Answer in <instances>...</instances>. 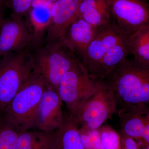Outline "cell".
I'll use <instances>...</instances> for the list:
<instances>
[{
	"mask_svg": "<svg viewBox=\"0 0 149 149\" xmlns=\"http://www.w3.org/2000/svg\"><path fill=\"white\" fill-rule=\"evenodd\" d=\"M111 85L120 108L149 104V68L125 58L105 78Z\"/></svg>",
	"mask_w": 149,
	"mask_h": 149,
	"instance_id": "1",
	"label": "cell"
},
{
	"mask_svg": "<svg viewBox=\"0 0 149 149\" xmlns=\"http://www.w3.org/2000/svg\"><path fill=\"white\" fill-rule=\"evenodd\" d=\"M34 49V68L42 76L46 86L57 92L62 78L78 58L63 41L42 44Z\"/></svg>",
	"mask_w": 149,
	"mask_h": 149,
	"instance_id": "2",
	"label": "cell"
},
{
	"mask_svg": "<svg viewBox=\"0 0 149 149\" xmlns=\"http://www.w3.org/2000/svg\"><path fill=\"white\" fill-rule=\"evenodd\" d=\"M30 48L2 56L0 60V112L13 98L34 71Z\"/></svg>",
	"mask_w": 149,
	"mask_h": 149,
	"instance_id": "3",
	"label": "cell"
},
{
	"mask_svg": "<svg viewBox=\"0 0 149 149\" xmlns=\"http://www.w3.org/2000/svg\"><path fill=\"white\" fill-rule=\"evenodd\" d=\"M45 87L42 76L34 69L26 83L0 113L21 131L32 129L35 112Z\"/></svg>",
	"mask_w": 149,
	"mask_h": 149,
	"instance_id": "4",
	"label": "cell"
},
{
	"mask_svg": "<svg viewBox=\"0 0 149 149\" xmlns=\"http://www.w3.org/2000/svg\"><path fill=\"white\" fill-rule=\"evenodd\" d=\"M95 80V93L71 115L79 127L91 130H98L117 112V102L111 85L105 79Z\"/></svg>",
	"mask_w": 149,
	"mask_h": 149,
	"instance_id": "5",
	"label": "cell"
},
{
	"mask_svg": "<svg viewBox=\"0 0 149 149\" xmlns=\"http://www.w3.org/2000/svg\"><path fill=\"white\" fill-rule=\"evenodd\" d=\"M95 79L91 78L86 67L78 60L65 74L57 93L72 115L96 91Z\"/></svg>",
	"mask_w": 149,
	"mask_h": 149,
	"instance_id": "6",
	"label": "cell"
},
{
	"mask_svg": "<svg viewBox=\"0 0 149 149\" xmlns=\"http://www.w3.org/2000/svg\"><path fill=\"white\" fill-rule=\"evenodd\" d=\"M113 20L125 35L149 23L147 0H108Z\"/></svg>",
	"mask_w": 149,
	"mask_h": 149,
	"instance_id": "7",
	"label": "cell"
},
{
	"mask_svg": "<svg viewBox=\"0 0 149 149\" xmlns=\"http://www.w3.org/2000/svg\"><path fill=\"white\" fill-rule=\"evenodd\" d=\"M125 36L113 20L98 28L87 51L86 68L91 78L95 77L104 56Z\"/></svg>",
	"mask_w": 149,
	"mask_h": 149,
	"instance_id": "8",
	"label": "cell"
},
{
	"mask_svg": "<svg viewBox=\"0 0 149 149\" xmlns=\"http://www.w3.org/2000/svg\"><path fill=\"white\" fill-rule=\"evenodd\" d=\"M62 104L57 92L46 85L35 112L32 129L46 133H52L58 129L64 117Z\"/></svg>",
	"mask_w": 149,
	"mask_h": 149,
	"instance_id": "9",
	"label": "cell"
},
{
	"mask_svg": "<svg viewBox=\"0 0 149 149\" xmlns=\"http://www.w3.org/2000/svg\"><path fill=\"white\" fill-rule=\"evenodd\" d=\"M33 35L23 18L2 19L0 22V57L32 48Z\"/></svg>",
	"mask_w": 149,
	"mask_h": 149,
	"instance_id": "10",
	"label": "cell"
},
{
	"mask_svg": "<svg viewBox=\"0 0 149 149\" xmlns=\"http://www.w3.org/2000/svg\"><path fill=\"white\" fill-rule=\"evenodd\" d=\"M121 133L139 140L146 147L149 143V107L134 105L120 108L118 111Z\"/></svg>",
	"mask_w": 149,
	"mask_h": 149,
	"instance_id": "11",
	"label": "cell"
},
{
	"mask_svg": "<svg viewBox=\"0 0 149 149\" xmlns=\"http://www.w3.org/2000/svg\"><path fill=\"white\" fill-rule=\"evenodd\" d=\"M81 1L59 0L54 2L52 22L42 44L63 41L70 25L77 17V9Z\"/></svg>",
	"mask_w": 149,
	"mask_h": 149,
	"instance_id": "12",
	"label": "cell"
},
{
	"mask_svg": "<svg viewBox=\"0 0 149 149\" xmlns=\"http://www.w3.org/2000/svg\"><path fill=\"white\" fill-rule=\"evenodd\" d=\"M98 27L77 17L67 30L63 42L86 68L88 47Z\"/></svg>",
	"mask_w": 149,
	"mask_h": 149,
	"instance_id": "13",
	"label": "cell"
},
{
	"mask_svg": "<svg viewBox=\"0 0 149 149\" xmlns=\"http://www.w3.org/2000/svg\"><path fill=\"white\" fill-rule=\"evenodd\" d=\"M77 16L97 27L113 20L108 0H82Z\"/></svg>",
	"mask_w": 149,
	"mask_h": 149,
	"instance_id": "14",
	"label": "cell"
},
{
	"mask_svg": "<svg viewBox=\"0 0 149 149\" xmlns=\"http://www.w3.org/2000/svg\"><path fill=\"white\" fill-rule=\"evenodd\" d=\"M126 43L129 54L136 63L149 68V23L130 35H126Z\"/></svg>",
	"mask_w": 149,
	"mask_h": 149,
	"instance_id": "15",
	"label": "cell"
},
{
	"mask_svg": "<svg viewBox=\"0 0 149 149\" xmlns=\"http://www.w3.org/2000/svg\"><path fill=\"white\" fill-rule=\"evenodd\" d=\"M54 149H84L79 126L69 113L56 131Z\"/></svg>",
	"mask_w": 149,
	"mask_h": 149,
	"instance_id": "16",
	"label": "cell"
},
{
	"mask_svg": "<svg viewBox=\"0 0 149 149\" xmlns=\"http://www.w3.org/2000/svg\"><path fill=\"white\" fill-rule=\"evenodd\" d=\"M56 131L46 133L35 129L22 130L19 135L15 149H54Z\"/></svg>",
	"mask_w": 149,
	"mask_h": 149,
	"instance_id": "17",
	"label": "cell"
},
{
	"mask_svg": "<svg viewBox=\"0 0 149 149\" xmlns=\"http://www.w3.org/2000/svg\"><path fill=\"white\" fill-rule=\"evenodd\" d=\"M125 38L113 46L103 57L94 79H104L129 54Z\"/></svg>",
	"mask_w": 149,
	"mask_h": 149,
	"instance_id": "18",
	"label": "cell"
},
{
	"mask_svg": "<svg viewBox=\"0 0 149 149\" xmlns=\"http://www.w3.org/2000/svg\"><path fill=\"white\" fill-rule=\"evenodd\" d=\"M52 9L45 7L31 8L28 13L29 20L33 28V49L42 44L43 32L48 29L52 22Z\"/></svg>",
	"mask_w": 149,
	"mask_h": 149,
	"instance_id": "19",
	"label": "cell"
},
{
	"mask_svg": "<svg viewBox=\"0 0 149 149\" xmlns=\"http://www.w3.org/2000/svg\"><path fill=\"white\" fill-rule=\"evenodd\" d=\"M21 130L0 113V149H15Z\"/></svg>",
	"mask_w": 149,
	"mask_h": 149,
	"instance_id": "20",
	"label": "cell"
},
{
	"mask_svg": "<svg viewBox=\"0 0 149 149\" xmlns=\"http://www.w3.org/2000/svg\"><path fill=\"white\" fill-rule=\"evenodd\" d=\"M99 131L104 149H122L120 135L111 126L103 125Z\"/></svg>",
	"mask_w": 149,
	"mask_h": 149,
	"instance_id": "21",
	"label": "cell"
},
{
	"mask_svg": "<svg viewBox=\"0 0 149 149\" xmlns=\"http://www.w3.org/2000/svg\"><path fill=\"white\" fill-rule=\"evenodd\" d=\"M79 131L84 149H104L99 129L91 130L79 127Z\"/></svg>",
	"mask_w": 149,
	"mask_h": 149,
	"instance_id": "22",
	"label": "cell"
},
{
	"mask_svg": "<svg viewBox=\"0 0 149 149\" xmlns=\"http://www.w3.org/2000/svg\"><path fill=\"white\" fill-rule=\"evenodd\" d=\"M32 0H8V3L12 10V17L22 18L29 13Z\"/></svg>",
	"mask_w": 149,
	"mask_h": 149,
	"instance_id": "23",
	"label": "cell"
},
{
	"mask_svg": "<svg viewBox=\"0 0 149 149\" xmlns=\"http://www.w3.org/2000/svg\"><path fill=\"white\" fill-rule=\"evenodd\" d=\"M122 149H140L139 144L135 139L121 133L120 135Z\"/></svg>",
	"mask_w": 149,
	"mask_h": 149,
	"instance_id": "24",
	"label": "cell"
},
{
	"mask_svg": "<svg viewBox=\"0 0 149 149\" xmlns=\"http://www.w3.org/2000/svg\"><path fill=\"white\" fill-rule=\"evenodd\" d=\"M54 3L52 0H32L31 8L45 7L52 9Z\"/></svg>",
	"mask_w": 149,
	"mask_h": 149,
	"instance_id": "25",
	"label": "cell"
},
{
	"mask_svg": "<svg viewBox=\"0 0 149 149\" xmlns=\"http://www.w3.org/2000/svg\"><path fill=\"white\" fill-rule=\"evenodd\" d=\"M3 1V0H0V22L3 19L2 18L1 15V8L2 6Z\"/></svg>",
	"mask_w": 149,
	"mask_h": 149,
	"instance_id": "26",
	"label": "cell"
},
{
	"mask_svg": "<svg viewBox=\"0 0 149 149\" xmlns=\"http://www.w3.org/2000/svg\"><path fill=\"white\" fill-rule=\"evenodd\" d=\"M53 2H55L56 1H59V0H52Z\"/></svg>",
	"mask_w": 149,
	"mask_h": 149,
	"instance_id": "27",
	"label": "cell"
}]
</instances>
